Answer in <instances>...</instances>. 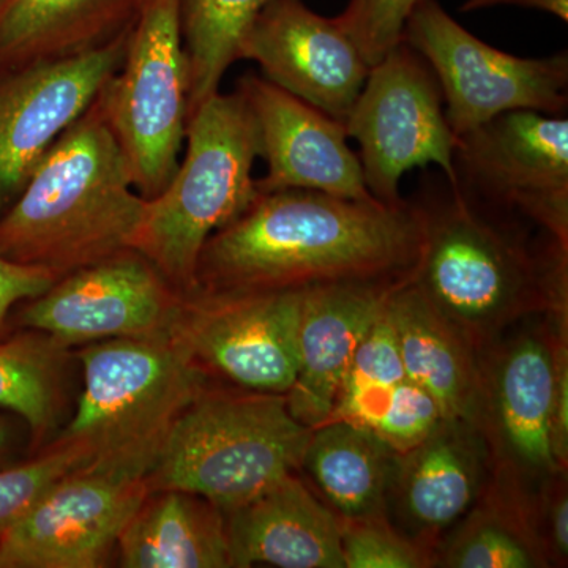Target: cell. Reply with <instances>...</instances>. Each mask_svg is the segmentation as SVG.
<instances>
[{
  "label": "cell",
  "instance_id": "cell-25",
  "mask_svg": "<svg viewBox=\"0 0 568 568\" xmlns=\"http://www.w3.org/2000/svg\"><path fill=\"white\" fill-rule=\"evenodd\" d=\"M532 491L493 474L487 489L432 552V567L545 568Z\"/></svg>",
  "mask_w": 568,
  "mask_h": 568
},
{
  "label": "cell",
  "instance_id": "cell-1",
  "mask_svg": "<svg viewBox=\"0 0 568 568\" xmlns=\"http://www.w3.org/2000/svg\"><path fill=\"white\" fill-rule=\"evenodd\" d=\"M424 248L420 205L313 190L260 193L209 237L196 290L275 293L345 283H403Z\"/></svg>",
  "mask_w": 568,
  "mask_h": 568
},
{
  "label": "cell",
  "instance_id": "cell-26",
  "mask_svg": "<svg viewBox=\"0 0 568 568\" xmlns=\"http://www.w3.org/2000/svg\"><path fill=\"white\" fill-rule=\"evenodd\" d=\"M271 0H182V37L189 61V118L220 92L242 40Z\"/></svg>",
  "mask_w": 568,
  "mask_h": 568
},
{
  "label": "cell",
  "instance_id": "cell-3",
  "mask_svg": "<svg viewBox=\"0 0 568 568\" xmlns=\"http://www.w3.org/2000/svg\"><path fill=\"white\" fill-rule=\"evenodd\" d=\"M417 204L424 248L410 283L478 354L549 312L547 246L530 248L459 183Z\"/></svg>",
  "mask_w": 568,
  "mask_h": 568
},
{
  "label": "cell",
  "instance_id": "cell-22",
  "mask_svg": "<svg viewBox=\"0 0 568 568\" xmlns=\"http://www.w3.org/2000/svg\"><path fill=\"white\" fill-rule=\"evenodd\" d=\"M387 312L407 379L435 396L444 417L474 424L480 354L410 280L390 294Z\"/></svg>",
  "mask_w": 568,
  "mask_h": 568
},
{
  "label": "cell",
  "instance_id": "cell-16",
  "mask_svg": "<svg viewBox=\"0 0 568 568\" xmlns=\"http://www.w3.org/2000/svg\"><path fill=\"white\" fill-rule=\"evenodd\" d=\"M241 59L260 63L268 81L343 123L369 73L335 18L304 0H271L242 40Z\"/></svg>",
  "mask_w": 568,
  "mask_h": 568
},
{
  "label": "cell",
  "instance_id": "cell-2",
  "mask_svg": "<svg viewBox=\"0 0 568 568\" xmlns=\"http://www.w3.org/2000/svg\"><path fill=\"white\" fill-rule=\"evenodd\" d=\"M145 205L100 92L0 219V256L62 278L132 250Z\"/></svg>",
  "mask_w": 568,
  "mask_h": 568
},
{
  "label": "cell",
  "instance_id": "cell-4",
  "mask_svg": "<svg viewBox=\"0 0 568 568\" xmlns=\"http://www.w3.org/2000/svg\"><path fill=\"white\" fill-rule=\"evenodd\" d=\"M186 152L173 181L148 201L132 242L181 294L196 290L205 242L256 200L260 132L244 97L216 92L186 123Z\"/></svg>",
  "mask_w": 568,
  "mask_h": 568
},
{
  "label": "cell",
  "instance_id": "cell-24",
  "mask_svg": "<svg viewBox=\"0 0 568 568\" xmlns=\"http://www.w3.org/2000/svg\"><path fill=\"white\" fill-rule=\"evenodd\" d=\"M398 457L365 426L335 418L312 429L298 473L339 518L387 517Z\"/></svg>",
  "mask_w": 568,
  "mask_h": 568
},
{
  "label": "cell",
  "instance_id": "cell-13",
  "mask_svg": "<svg viewBox=\"0 0 568 568\" xmlns=\"http://www.w3.org/2000/svg\"><path fill=\"white\" fill-rule=\"evenodd\" d=\"M149 488L145 477L84 465L0 537V568H100Z\"/></svg>",
  "mask_w": 568,
  "mask_h": 568
},
{
  "label": "cell",
  "instance_id": "cell-12",
  "mask_svg": "<svg viewBox=\"0 0 568 568\" xmlns=\"http://www.w3.org/2000/svg\"><path fill=\"white\" fill-rule=\"evenodd\" d=\"M459 185L484 203L514 209L568 245V119L503 112L457 136Z\"/></svg>",
  "mask_w": 568,
  "mask_h": 568
},
{
  "label": "cell",
  "instance_id": "cell-27",
  "mask_svg": "<svg viewBox=\"0 0 568 568\" xmlns=\"http://www.w3.org/2000/svg\"><path fill=\"white\" fill-rule=\"evenodd\" d=\"M67 349L41 332L24 328L0 339V409L18 414L41 443L58 420Z\"/></svg>",
  "mask_w": 568,
  "mask_h": 568
},
{
  "label": "cell",
  "instance_id": "cell-9",
  "mask_svg": "<svg viewBox=\"0 0 568 568\" xmlns=\"http://www.w3.org/2000/svg\"><path fill=\"white\" fill-rule=\"evenodd\" d=\"M302 294L194 290L181 295L164 332L205 379L286 395L297 376Z\"/></svg>",
  "mask_w": 568,
  "mask_h": 568
},
{
  "label": "cell",
  "instance_id": "cell-29",
  "mask_svg": "<svg viewBox=\"0 0 568 568\" xmlns=\"http://www.w3.org/2000/svg\"><path fill=\"white\" fill-rule=\"evenodd\" d=\"M82 444L55 439L39 457L0 469V537L67 474L91 463Z\"/></svg>",
  "mask_w": 568,
  "mask_h": 568
},
{
  "label": "cell",
  "instance_id": "cell-33",
  "mask_svg": "<svg viewBox=\"0 0 568 568\" xmlns=\"http://www.w3.org/2000/svg\"><path fill=\"white\" fill-rule=\"evenodd\" d=\"M532 515L549 567L568 562L567 470H559L532 491Z\"/></svg>",
  "mask_w": 568,
  "mask_h": 568
},
{
  "label": "cell",
  "instance_id": "cell-36",
  "mask_svg": "<svg viewBox=\"0 0 568 568\" xmlns=\"http://www.w3.org/2000/svg\"><path fill=\"white\" fill-rule=\"evenodd\" d=\"M10 444V432L9 426H7L6 420L0 417V457H3L7 450H9Z\"/></svg>",
  "mask_w": 568,
  "mask_h": 568
},
{
  "label": "cell",
  "instance_id": "cell-5",
  "mask_svg": "<svg viewBox=\"0 0 568 568\" xmlns=\"http://www.w3.org/2000/svg\"><path fill=\"white\" fill-rule=\"evenodd\" d=\"M312 429L284 395L205 384L171 428L149 491L182 489L226 514L298 473Z\"/></svg>",
  "mask_w": 568,
  "mask_h": 568
},
{
  "label": "cell",
  "instance_id": "cell-35",
  "mask_svg": "<svg viewBox=\"0 0 568 568\" xmlns=\"http://www.w3.org/2000/svg\"><path fill=\"white\" fill-rule=\"evenodd\" d=\"M495 7H521V9L545 11L559 18L560 21H568V0H465L459 6V11L473 13V11L495 9Z\"/></svg>",
  "mask_w": 568,
  "mask_h": 568
},
{
  "label": "cell",
  "instance_id": "cell-18",
  "mask_svg": "<svg viewBox=\"0 0 568 568\" xmlns=\"http://www.w3.org/2000/svg\"><path fill=\"white\" fill-rule=\"evenodd\" d=\"M491 477V452L478 426L444 418L432 435L399 455L388 521L432 556L480 499Z\"/></svg>",
  "mask_w": 568,
  "mask_h": 568
},
{
  "label": "cell",
  "instance_id": "cell-21",
  "mask_svg": "<svg viewBox=\"0 0 568 568\" xmlns=\"http://www.w3.org/2000/svg\"><path fill=\"white\" fill-rule=\"evenodd\" d=\"M144 0H3L0 73L99 50L132 29Z\"/></svg>",
  "mask_w": 568,
  "mask_h": 568
},
{
  "label": "cell",
  "instance_id": "cell-23",
  "mask_svg": "<svg viewBox=\"0 0 568 568\" xmlns=\"http://www.w3.org/2000/svg\"><path fill=\"white\" fill-rule=\"evenodd\" d=\"M115 549L119 566L125 568L231 567L223 511L182 489L149 491Z\"/></svg>",
  "mask_w": 568,
  "mask_h": 568
},
{
  "label": "cell",
  "instance_id": "cell-37",
  "mask_svg": "<svg viewBox=\"0 0 568 568\" xmlns=\"http://www.w3.org/2000/svg\"><path fill=\"white\" fill-rule=\"evenodd\" d=\"M2 3H3V0H0V6H2Z\"/></svg>",
  "mask_w": 568,
  "mask_h": 568
},
{
  "label": "cell",
  "instance_id": "cell-20",
  "mask_svg": "<svg viewBox=\"0 0 568 568\" xmlns=\"http://www.w3.org/2000/svg\"><path fill=\"white\" fill-rule=\"evenodd\" d=\"M231 567L346 568L342 518L298 473L224 514Z\"/></svg>",
  "mask_w": 568,
  "mask_h": 568
},
{
  "label": "cell",
  "instance_id": "cell-14",
  "mask_svg": "<svg viewBox=\"0 0 568 568\" xmlns=\"http://www.w3.org/2000/svg\"><path fill=\"white\" fill-rule=\"evenodd\" d=\"M181 293L134 250L62 276L29 301L18 324L58 345H91L166 331Z\"/></svg>",
  "mask_w": 568,
  "mask_h": 568
},
{
  "label": "cell",
  "instance_id": "cell-17",
  "mask_svg": "<svg viewBox=\"0 0 568 568\" xmlns=\"http://www.w3.org/2000/svg\"><path fill=\"white\" fill-rule=\"evenodd\" d=\"M252 110L267 174L257 192L313 190L375 200L365 185L357 153L347 144L345 123L297 99L264 77L246 73L235 89Z\"/></svg>",
  "mask_w": 568,
  "mask_h": 568
},
{
  "label": "cell",
  "instance_id": "cell-10",
  "mask_svg": "<svg viewBox=\"0 0 568 568\" xmlns=\"http://www.w3.org/2000/svg\"><path fill=\"white\" fill-rule=\"evenodd\" d=\"M443 104L435 74L405 41L369 69L345 129L361 145L365 185L379 203H402L403 175L429 164L457 185V136Z\"/></svg>",
  "mask_w": 568,
  "mask_h": 568
},
{
  "label": "cell",
  "instance_id": "cell-19",
  "mask_svg": "<svg viewBox=\"0 0 568 568\" xmlns=\"http://www.w3.org/2000/svg\"><path fill=\"white\" fill-rule=\"evenodd\" d=\"M403 283H345L304 290L297 376L284 395L291 414L302 425L316 428L332 417L358 343Z\"/></svg>",
  "mask_w": 568,
  "mask_h": 568
},
{
  "label": "cell",
  "instance_id": "cell-32",
  "mask_svg": "<svg viewBox=\"0 0 568 568\" xmlns=\"http://www.w3.org/2000/svg\"><path fill=\"white\" fill-rule=\"evenodd\" d=\"M417 0H347L335 17L369 69L403 41L405 22Z\"/></svg>",
  "mask_w": 568,
  "mask_h": 568
},
{
  "label": "cell",
  "instance_id": "cell-34",
  "mask_svg": "<svg viewBox=\"0 0 568 568\" xmlns=\"http://www.w3.org/2000/svg\"><path fill=\"white\" fill-rule=\"evenodd\" d=\"M55 282L58 276L47 268L0 256V339L13 306L47 293Z\"/></svg>",
  "mask_w": 568,
  "mask_h": 568
},
{
  "label": "cell",
  "instance_id": "cell-11",
  "mask_svg": "<svg viewBox=\"0 0 568 568\" xmlns=\"http://www.w3.org/2000/svg\"><path fill=\"white\" fill-rule=\"evenodd\" d=\"M532 321V320H530ZM556 315L544 313L480 353L474 424L493 474L534 491L559 470L555 450Z\"/></svg>",
  "mask_w": 568,
  "mask_h": 568
},
{
  "label": "cell",
  "instance_id": "cell-15",
  "mask_svg": "<svg viewBox=\"0 0 568 568\" xmlns=\"http://www.w3.org/2000/svg\"><path fill=\"white\" fill-rule=\"evenodd\" d=\"M130 31L88 54L0 73V207L121 70Z\"/></svg>",
  "mask_w": 568,
  "mask_h": 568
},
{
  "label": "cell",
  "instance_id": "cell-30",
  "mask_svg": "<svg viewBox=\"0 0 568 568\" xmlns=\"http://www.w3.org/2000/svg\"><path fill=\"white\" fill-rule=\"evenodd\" d=\"M346 568H428L432 556L403 536L387 517L342 519Z\"/></svg>",
  "mask_w": 568,
  "mask_h": 568
},
{
  "label": "cell",
  "instance_id": "cell-7",
  "mask_svg": "<svg viewBox=\"0 0 568 568\" xmlns=\"http://www.w3.org/2000/svg\"><path fill=\"white\" fill-rule=\"evenodd\" d=\"M182 0H144L121 70L104 85L108 122L134 190L153 200L173 181L189 123Z\"/></svg>",
  "mask_w": 568,
  "mask_h": 568
},
{
  "label": "cell",
  "instance_id": "cell-28",
  "mask_svg": "<svg viewBox=\"0 0 568 568\" xmlns=\"http://www.w3.org/2000/svg\"><path fill=\"white\" fill-rule=\"evenodd\" d=\"M405 379V366L386 305L383 315L358 343L328 420L339 418L365 426L392 388Z\"/></svg>",
  "mask_w": 568,
  "mask_h": 568
},
{
  "label": "cell",
  "instance_id": "cell-6",
  "mask_svg": "<svg viewBox=\"0 0 568 568\" xmlns=\"http://www.w3.org/2000/svg\"><path fill=\"white\" fill-rule=\"evenodd\" d=\"M81 347L84 387L58 439L82 444L100 469L148 477L175 420L209 381L166 332Z\"/></svg>",
  "mask_w": 568,
  "mask_h": 568
},
{
  "label": "cell",
  "instance_id": "cell-31",
  "mask_svg": "<svg viewBox=\"0 0 568 568\" xmlns=\"http://www.w3.org/2000/svg\"><path fill=\"white\" fill-rule=\"evenodd\" d=\"M444 418L435 396L405 379L392 388L365 428L402 455L432 435Z\"/></svg>",
  "mask_w": 568,
  "mask_h": 568
},
{
  "label": "cell",
  "instance_id": "cell-8",
  "mask_svg": "<svg viewBox=\"0 0 568 568\" xmlns=\"http://www.w3.org/2000/svg\"><path fill=\"white\" fill-rule=\"evenodd\" d=\"M403 41L435 74L455 136L515 110L560 115L568 104L567 51L526 59L489 47L466 31L439 0H417Z\"/></svg>",
  "mask_w": 568,
  "mask_h": 568
}]
</instances>
